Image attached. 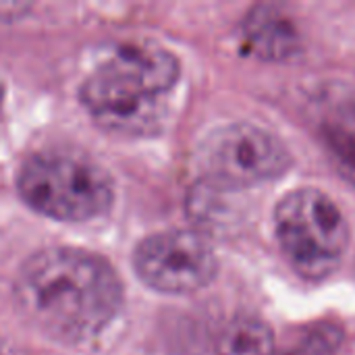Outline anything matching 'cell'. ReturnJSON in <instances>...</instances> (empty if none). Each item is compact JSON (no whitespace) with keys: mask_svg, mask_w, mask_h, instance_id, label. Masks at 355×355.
I'll list each match as a JSON object with an SVG mask.
<instances>
[{"mask_svg":"<svg viewBox=\"0 0 355 355\" xmlns=\"http://www.w3.org/2000/svg\"><path fill=\"white\" fill-rule=\"evenodd\" d=\"M15 300L35 329L60 343L79 345L116 320L123 285L104 258L85 250L52 248L21 266Z\"/></svg>","mask_w":355,"mask_h":355,"instance_id":"1","label":"cell"},{"mask_svg":"<svg viewBox=\"0 0 355 355\" xmlns=\"http://www.w3.org/2000/svg\"><path fill=\"white\" fill-rule=\"evenodd\" d=\"M179 79V60L154 44L116 46L83 81L81 102L114 133H150L160 123L158 98Z\"/></svg>","mask_w":355,"mask_h":355,"instance_id":"2","label":"cell"},{"mask_svg":"<svg viewBox=\"0 0 355 355\" xmlns=\"http://www.w3.org/2000/svg\"><path fill=\"white\" fill-rule=\"evenodd\" d=\"M21 198L40 214L81 223L106 214L114 200L108 173L87 158L71 154H37L17 177Z\"/></svg>","mask_w":355,"mask_h":355,"instance_id":"3","label":"cell"},{"mask_svg":"<svg viewBox=\"0 0 355 355\" xmlns=\"http://www.w3.org/2000/svg\"><path fill=\"white\" fill-rule=\"evenodd\" d=\"M279 243L304 279H327L341 262L349 227L339 206L318 189L287 193L275 210Z\"/></svg>","mask_w":355,"mask_h":355,"instance_id":"4","label":"cell"},{"mask_svg":"<svg viewBox=\"0 0 355 355\" xmlns=\"http://www.w3.org/2000/svg\"><path fill=\"white\" fill-rule=\"evenodd\" d=\"M289 162L281 139L250 123L214 131L200 152L204 181L233 191L281 177Z\"/></svg>","mask_w":355,"mask_h":355,"instance_id":"5","label":"cell"},{"mask_svg":"<svg viewBox=\"0 0 355 355\" xmlns=\"http://www.w3.org/2000/svg\"><path fill=\"white\" fill-rule=\"evenodd\" d=\"M133 266L148 287L168 295L200 291L218 270L212 245L193 231H166L144 239L135 250Z\"/></svg>","mask_w":355,"mask_h":355,"instance_id":"6","label":"cell"},{"mask_svg":"<svg viewBox=\"0 0 355 355\" xmlns=\"http://www.w3.org/2000/svg\"><path fill=\"white\" fill-rule=\"evenodd\" d=\"M243 35L254 54L264 60H285L300 48V33L293 21L268 4L256 6L245 17Z\"/></svg>","mask_w":355,"mask_h":355,"instance_id":"7","label":"cell"},{"mask_svg":"<svg viewBox=\"0 0 355 355\" xmlns=\"http://www.w3.org/2000/svg\"><path fill=\"white\" fill-rule=\"evenodd\" d=\"M320 131L339 175L355 185V92L329 104Z\"/></svg>","mask_w":355,"mask_h":355,"instance_id":"8","label":"cell"},{"mask_svg":"<svg viewBox=\"0 0 355 355\" xmlns=\"http://www.w3.org/2000/svg\"><path fill=\"white\" fill-rule=\"evenodd\" d=\"M272 331L256 318L233 320L216 341V355H272Z\"/></svg>","mask_w":355,"mask_h":355,"instance_id":"9","label":"cell"},{"mask_svg":"<svg viewBox=\"0 0 355 355\" xmlns=\"http://www.w3.org/2000/svg\"><path fill=\"white\" fill-rule=\"evenodd\" d=\"M2 96H4V83H2V79H0V102H2Z\"/></svg>","mask_w":355,"mask_h":355,"instance_id":"10","label":"cell"}]
</instances>
